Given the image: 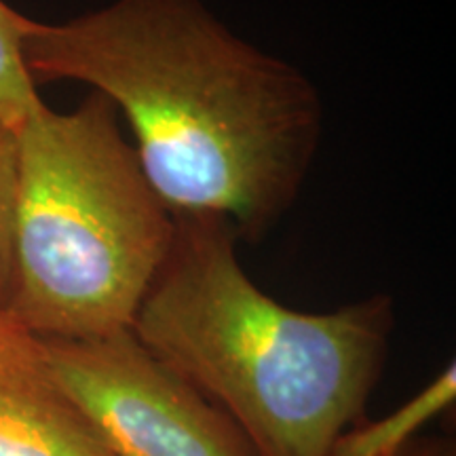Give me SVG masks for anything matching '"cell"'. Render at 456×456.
<instances>
[{"label": "cell", "instance_id": "cell-8", "mask_svg": "<svg viewBox=\"0 0 456 456\" xmlns=\"http://www.w3.org/2000/svg\"><path fill=\"white\" fill-rule=\"evenodd\" d=\"M17 201V135L0 121V309H7L13 277V226Z\"/></svg>", "mask_w": 456, "mask_h": 456}, {"label": "cell", "instance_id": "cell-7", "mask_svg": "<svg viewBox=\"0 0 456 456\" xmlns=\"http://www.w3.org/2000/svg\"><path fill=\"white\" fill-rule=\"evenodd\" d=\"M32 21V17L0 0V121L13 131L43 104L38 85L24 61V41Z\"/></svg>", "mask_w": 456, "mask_h": 456}, {"label": "cell", "instance_id": "cell-2", "mask_svg": "<svg viewBox=\"0 0 456 456\" xmlns=\"http://www.w3.org/2000/svg\"><path fill=\"white\" fill-rule=\"evenodd\" d=\"M235 224L174 212L167 258L131 332L235 423L258 456H326L362 420L395 326L389 296L302 313L239 262Z\"/></svg>", "mask_w": 456, "mask_h": 456}, {"label": "cell", "instance_id": "cell-4", "mask_svg": "<svg viewBox=\"0 0 456 456\" xmlns=\"http://www.w3.org/2000/svg\"><path fill=\"white\" fill-rule=\"evenodd\" d=\"M41 342L55 380L114 456H258L216 403L131 330Z\"/></svg>", "mask_w": 456, "mask_h": 456}, {"label": "cell", "instance_id": "cell-9", "mask_svg": "<svg viewBox=\"0 0 456 456\" xmlns=\"http://www.w3.org/2000/svg\"><path fill=\"white\" fill-rule=\"evenodd\" d=\"M397 456H456L454 446L448 440H431V437H419L412 446L403 450Z\"/></svg>", "mask_w": 456, "mask_h": 456}, {"label": "cell", "instance_id": "cell-1", "mask_svg": "<svg viewBox=\"0 0 456 456\" xmlns=\"http://www.w3.org/2000/svg\"><path fill=\"white\" fill-rule=\"evenodd\" d=\"M37 85H89L125 114L144 175L171 212H212L258 243L300 195L322 138L309 77L216 17L205 0H114L32 21Z\"/></svg>", "mask_w": 456, "mask_h": 456}, {"label": "cell", "instance_id": "cell-3", "mask_svg": "<svg viewBox=\"0 0 456 456\" xmlns=\"http://www.w3.org/2000/svg\"><path fill=\"white\" fill-rule=\"evenodd\" d=\"M17 135L13 277L7 311L37 338L131 330L167 258L174 212L91 94L70 112L38 106Z\"/></svg>", "mask_w": 456, "mask_h": 456}, {"label": "cell", "instance_id": "cell-6", "mask_svg": "<svg viewBox=\"0 0 456 456\" xmlns=\"http://www.w3.org/2000/svg\"><path fill=\"white\" fill-rule=\"evenodd\" d=\"M456 397V368L450 362L425 389L379 420H357L332 442L326 456H397L419 440Z\"/></svg>", "mask_w": 456, "mask_h": 456}, {"label": "cell", "instance_id": "cell-5", "mask_svg": "<svg viewBox=\"0 0 456 456\" xmlns=\"http://www.w3.org/2000/svg\"><path fill=\"white\" fill-rule=\"evenodd\" d=\"M0 456H114L55 380L41 338L3 309Z\"/></svg>", "mask_w": 456, "mask_h": 456}]
</instances>
